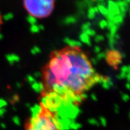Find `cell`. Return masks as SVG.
<instances>
[{"instance_id":"4","label":"cell","mask_w":130,"mask_h":130,"mask_svg":"<svg viewBox=\"0 0 130 130\" xmlns=\"http://www.w3.org/2000/svg\"><path fill=\"white\" fill-rule=\"evenodd\" d=\"M122 55L116 50H110L106 52V61L108 65L112 68H117L122 62Z\"/></svg>"},{"instance_id":"1","label":"cell","mask_w":130,"mask_h":130,"mask_svg":"<svg viewBox=\"0 0 130 130\" xmlns=\"http://www.w3.org/2000/svg\"><path fill=\"white\" fill-rule=\"evenodd\" d=\"M41 79V102L56 112L61 106L79 105L106 78L96 71L84 50L68 45L50 54Z\"/></svg>"},{"instance_id":"3","label":"cell","mask_w":130,"mask_h":130,"mask_svg":"<svg viewBox=\"0 0 130 130\" xmlns=\"http://www.w3.org/2000/svg\"><path fill=\"white\" fill-rule=\"evenodd\" d=\"M56 0H23L26 13L37 19H46L54 11Z\"/></svg>"},{"instance_id":"5","label":"cell","mask_w":130,"mask_h":130,"mask_svg":"<svg viewBox=\"0 0 130 130\" xmlns=\"http://www.w3.org/2000/svg\"><path fill=\"white\" fill-rule=\"evenodd\" d=\"M3 17H2V14L0 13V30H1V28H2V26L3 25Z\"/></svg>"},{"instance_id":"2","label":"cell","mask_w":130,"mask_h":130,"mask_svg":"<svg viewBox=\"0 0 130 130\" xmlns=\"http://www.w3.org/2000/svg\"><path fill=\"white\" fill-rule=\"evenodd\" d=\"M56 114L40 102L36 113L27 119L25 130H61Z\"/></svg>"}]
</instances>
